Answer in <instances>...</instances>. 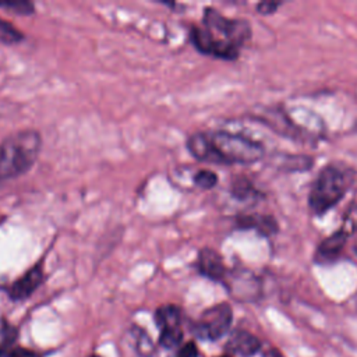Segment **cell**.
I'll return each mask as SVG.
<instances>
[{"mask_svg": "<svg viewBox=\"0 0 357 357\" xmlns=\"http://www.w3.org/2000/svg\"><path fill=\"white\" fill-rule=\"evenodd\" d=\"M264 357H280V353L278 350H271L268 354H265Z\"/></svg>", "mask_w": 357, "mask_h": 357, "instance_id": "44dd1931", "label": "cell"}, {"mask_svg": "<svg viewBox=\"0 0 357 357\" xmlns=\"http://www.w3.org/2000/svg\"><path fill=\"white\" fill-rule=\"evenodd\" d=\"M198 268L205 276L213 280L223 279L226 273L222 257L212 248L201 250L198 255Z\"/></svg>", "mask_w": 357, "mask_h": 357, "instance_id": "9c48e42d", "label": "cell"}, {"mask_svg": "<svg viewBox=\"0 0 357 357\" xmlns=\"http://www.w3.org/2000/svg\"><path fill=\"white\" fill-rule=\"evenodd\" d=\"M252 191V188H250V184L247 180H240L233 185V194L238 198H244L248 195V192Z\"/></svg>", "mask_w": 357, "mask_h": 357, "instance_id": "ac0fdd59", "label": "cell"}, {"mask_svg": "<svg viewBox=\"0 0 357 357\" xmlns=\"http://www.w3.org/2000/svg\"><path fill=\"white\" fill-rule=\"evenodd\" d=\"M204 28L195 26L191 38L198 50L222 59H236L238 47L250 38L251 29L247 21L229 20L213 8L204 14Z\"/></svg>", "mask_w": 357, "mask_h": 357, "instance_id": "6da1fadb", "label": "cell"}, {"mask_svg": "<svg viewBox=\"0 0 357 357\" xmlns=\"http://www.w3.org/2000/svg\"><path fill=\"white\" fill-rule=\"evenodd\" d=\"M181 340H183V331L180 328H170V329L160 331L159 343L166 349H173L178 346Z\"/></svg>", "mask_w": 357, "mask_h": 357, "instance_id": "4fadbf2b", "label": "cell"}, {"mask_svg": "<svg viewBox=\"0 0 357 357\" xmlns=\"http://www.w3.org/2000/svg\"><path fill=\"white\" fill-rule=\"evenodd\" d=\"M194 183L199 188L209 190V188L215 187V184L218 183V176L213 172H211V170H199L194 176Z\"/></svg>", "mask_w": 357, "mask_h": 357, "instance_id": "2e32d148", "label": "cell"}, {"mask_svg": "<svg viewBox=\"0 0 357 357\" xmlns=\"http://www.w3.org/2000/svg\"><path fill=\"white\" fill-rule=\"evenodd\" d=\"M279 7V3H275V1H262L257 6V10L258 13L261 14H271L273 13L276 8Z\"/></svg>", "mask_w": 357, "mask_h": 357, "instance_id": "ffe728a7", "label": "cell"}, {"mask_svg": "<svg viewBox=\"0 0 357 357\" xmlns=\"http://www.w3.org/2000/svg\"><path fill=\"white\" fill-rule=\"evenodd\" d=\"M134 339H135V349H137V353L144 356V357H149L153 354V344H152V340L149 339V336L139 328H137L134 331Z\"/></svg>", "mask_w": 357, "mask_h": 357, "instance_id": "7c38bea8", "label": "cell"}, {"mask_svg": "<svg viewBox=\"0 0 357 357\" xmlns=\"http://www.w3.org/2000/svg\"><path fill=\"white\" fill-rule=\"evenodd\" d=\"M350 170L335 163L324 167L311 185L308 206L314 215H324L347 192L351 184Z\"/></svg>", "mask_w": 357, "mask_h": 357, "instance_id": "277c9868", "label": "cell"}, {"mask_svg": "<svg viewBox=\"0 0 357 357\" xmlns=\"http://www.w3.org/2000/svg\"><path fill=\"white\" fill-rule=\"evenodd\" d=\"M231 321V307L227 303H220L202 312L194 326V332L201 339L218 340L229 332Z\"/></svg>", "mask_w": 357, "mask_h": 357, "instance_id": "5b68a950", "label": "cell"}, {"mask_svg": "<svg viewBox=\"0 0 357 357\" xmlns=\"http://www.w3.org/2000/svg\"><path fill=\"white\" fill-rule=\"evenodd\" d=\"M206 135L205 162L211 163H252L259 160L264 146L241 134L215 131Z\"/></svg>", "mask_w": 357, "mask_h": 357, "instance_id": "7a4b0ae2", "label": "cell"}, {"mask_svg": "<svg viewBox=\"0 0 357 357\" xmlns=\"http://www.w3.org/2000/svg\"><path fill=\"white\" fill-rule=\"evenodd\" d=\"M22 39V33L11 24L0 18V42L1 43H17Z\"/></svg>", "mask_w": 357, "mask_h": 357, "instance_id": "9a60e30c", "label": "cell"}, {"mask_svg": "<svg viewBox=\"0 0 357 357\" xmlns=\"http://www.w3.org/2000/svg\"><path fill=\"white\" fill-rule=\"evenodd\" d=\"M347 230L344 227L339 229L337 231H335L333 234H331L329 237H326L317 248L315 251V262L318 264H331L335 259L339 258L340 252L343 251L346 241H347Z\"/></svg>", "mask_w": 357, "mask_h": 357, "instance_id": "8992f818", "label": "cell"}, {"mask_svg": "<svg viewBox=\"0 0 357 357\" xmlns=\"http://www.w3.org/2000/svg\"><path fill=\"white\" fill-rule=\"evenodd\" d=\"M176 357H198V349L194 342H188L180 347Z\"/></svg>", "mask_w": 357, "mask_h": 357, "instance_id": "e0dca14e", "label": "cell"}, {"mask_svg": "<svg viewBox=\"0 0 357 357\" xmlns=\"http://www.w3.org/2000/svg\"><path fill=\"white\" fill-rule=\"evenodd\" d=\"M89 357H100V356H98V354H92V356H89Z\"/></svg>", "mask_w": 357, "mask_h": 357, "instance_id": "603a6c76", "label": "cell"}, {"mask_svg": "<svg viewBox=\"0 0 357 357\" xmlns=\"http://www.w3.org/2000/svg\"><path fill=\"white\" fill-rule=\"evenodd\" d=\"M243 227H255L262 234L269 236L278 230V225L272 216L257 215V216H244L238 222Z\"/></svg>", "mask_w": 357, "mask_h": 357, "instance_id": "8fae6325", "label": "cell"}, {"mask_svg": "<svg viewBox=\"0 0 357 357\" xmlns=\"http://www.w3.org/2000/svg\"><path fill=\"white\" fill-rule=\"evenodd\" d=\"M0 8H4L10 13H15V14H22V15H28L33 13V4L25 0H1L0 1Z\"/></svg>", "mask_w": 357, "mask_h": 357, "instance_id": "5bb4252c", "label": "cell"}, {"mask_svg": "<svg viewBox=\"0 0 357 357\" xmlns=\"http://www.w3.org/2000/svg\"><path fill=\"white\" fill-rule=\"evenodd\" d=\"M43 272L40 266H33L18 280H15L10 289V296L13 300H24L29 297L42 283Z\"/></svg>", "mask_w": 357, "mask_h": 357, "instance_id": "52a82bcc", "label": "cell"}, {"mask_svg": "<svg viewBox=\"0 0 357 357\" xmlns=\"http://www.w3.org/2000/svg\"><path fill=\"white\" fill-rule=\"evenodd\" d=\"M226 347L229 351L241 357H251L259 351L261 340L252 333L240 329L230 336Z\"/></svg>", "mask_w": 357, "mask_h": 357, "instance_id": "ba28073f", "label": "cell"}, {"mask_svg": "<svg viewBox=\"0 0 357 357\" xmlns=\"http://www.w3.org/2000/svg\"><path fill=\"white\" fill-rule=\"evenodd\" d=\"M219 357H230L229 354H223V356H219Z\"/></svg>", "mask_w": 357, "mask_h": 357, "instance_id": "cb8c5ba5", "label": "cell"}, {"mask_svg": "<svg viewBox=\"0 0 357 357\" xmlns=\"http://www.w3.org/2000/svg\"><path fill=\"white\" fill-rule=\"evenodd\" d=\"M40 151V135L25 130L7 137L0 144V178L21 176L35 163Z\"/></svg>", "mask_w": 357, "mask_h": 357, "instance_id": "3957f363", "label": "cell"}, {"mask_svg": "<svg viewBox=\"0 0 357 357\" xmlns=\"http://www.w3.org/2000/svg\"><path fill=\"white\" fill-rule=\"evenodd\" d=\"M7 357H39L33 350L31 349H25V347H17V349H13Z\"/></svg>", "mask_w": 357, "mask_h": 357, "instance_id": "d6986e66", "label": "cell"}, {"mask_svg": "<svg viewBox=\"0 0 357 357\" xmlns=\"http://www.w3.org/2000/svg\"><path fill=\"white\" fill-rule=\"evenodd\" d=\"M4 356H6V351L3 347H0V357H4Z\"/></svg>", "mask_w": 357, "mask_h": 357, "instance_id": "7402d4cb", "label": "cell"}, {"mask_svg": "<svg viewBox=\"0 0 357 357\" xmlns=\"http://www.w3.org/2000/svg\"><path fill=\"white\" fill-rule=\"evenodd\" d=\"M180 321H181V311L177 305H173V304L162 305L155 312V322L160 328V331L170 329V328H180Z\"/></svg>", "mask_w": 357, "mask_h": 357, "instance_id": "30bf717a", "label": "cell"}]
</instances>
